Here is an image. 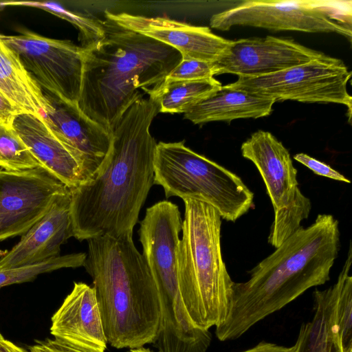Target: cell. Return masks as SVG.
I'll list each match as a JSON object with an SVG mask.
<instances>
[{"label":"cell","mask_w":352,"mask_h":352,"mask_svg":"<svg viewBox=\"0 0 352 352\" xmlns=\"http://www.w3.org/2000/svg\"><path fill=\"white\" fill-rule=\"evenodd\" d=\"M158 113L159 97L133 103L111 131V148L98 174L70 189L73 237L82 241L104 235L133 236L154 184L157 143L150 127Z\"/></svg>","instance_id":"cell-1"},{"label":"cell","mask_w":352,"mask_h":352,"mask_svg":"<svg viewBox=\"0 0 352 352\" xmlns=\"http://www.w3.org/2000/svg\"><path fill=\"white\" fill-rule=\"evenodd\" d=\"M340 248L338 221L318 214L300 227L250 272V278L234 283L228 313L215 327L220 341L234 340L307 289L325 284Z\"/></svg>","instance_id":"cell-2"},{"label":"cell","mask_w":352,"mask_h":352,"mask_svg":"<svg viewBox=\"0 0 352 352\" xmlns=\"http://www.w3.org/2000/svg\"><path fill=\"white\" fill-rule=\"evenodd\" d=\"M104 36L84 48L78 105L109 133L137 100L156 97L165 78L182 60L173 47L126 29L105 17Z\"/></svg>","instance_id":"cell-3"},{"label":"cell","mask_w":352,"mask_h":352,"mask_svg":"<svg viewBox=\"0 0 352 352\" xmlns=\"http://www.w3.org/2000/svg\"><path fill=\"white\" fill-rule=\"evenodd\" d=\"M87 241L83 267L93 280L108 344L118 349L153 344L161 324L160 295L133 236Z\"/></svg>","instance_id":"cell-4"},{"label":"cell","mask_w":352,"mask_h":352,"mask_svg":"<svg viewBox=\"0 0 352 352\" xmlns=\"http://www.w3.org/2000/svg\"><path fill=\"white\" fill-rule=\"evenodd\" d=\"M178 252L180 294L193 324L204 331L222 323L228 313L234 281L223 261L221 217L199 199L186 198Z\"/></svg>","instance_id":"cell-5"},{"label":"cell","mask_w":352,"mask_h":352,"mask_svg":"<svg viewBox=\"0 0 352 352\" xmlns=\"http://www.w3.org/2000/svg\"><path fill=\"white\" fill-rule=\"evenodd\" d=\"M182 219L178 206L161 201L148 207L138 230L142 256L156 283L161 324L155 346L164 352H184L197 346L204 332L192 322L178 279L177 252Z\"/></svg>","instance_id":"cell-6"},{"label":"cell","mask_w":352,"mask_h":352,"mask_svg":"<svg viewBox=\"0 0 352 352\" xmlns=\"http://www.w3.org/2000/svg\"><path fill=\"white\" fill-rule=\"evenodd\" d=\"M153 167L154 184L163 188L166 198L201 200L232 222L254 207V193L240 177L193 151L184 141L157 143Z\"/></svg>","instance_id":"cell-7"},{"label":"cell","mask_w":352,"mask_h":352,"mask_svg":"<svg viewBox=\"0 0 352 352\" xmlns=\"http://www.w3.org/2000/svg\"><path fill=\"white\" fill-rule=\"evenodd\" d=\"M241 151L258 170L272 204L274 217L268 243L276 248L308 218L311 201L298 188V171L288 150L270 132L252 133Z\"/></svg>","instance_id":"cell-8"},{"label":"cell","mask_w":352,"mask_h":352,"mask_svg":"<svg viewBox=\"0 0 352 352\" xmlns=\"http://www.w3.org/2000/svg\"><path fill=\"white\" fill-rule=\"evenodd\" d=\"M351 11L336 2L254 0L213 14L210 25L221 31L242 25L274 31L336 33L351 41Z\"/></svg>","instance_id":"cell-9"},{"label":"cell","mask_w":352,"mask_h":352,"mask_svg":"<svg viewBox=\"0 0 352 352\" xmlns=\"http://www.w3.org/2000/svg\"><path fill=\"white\" fill-rule=\"evenodd\" d=\"M351 77V72L342 60L325 55L277 73L240 76L228 85L276 102L343 104L351 117L352 98L347 90Z\"/></svg>","instance_id":"cell-10"},{"label":"cell","mask_w":352,"mask_h":352,"mask_svg":"<svg viewBox=\"0 0 352 352\" xmlns=\"http://www.w3.org/2000/svg\"><path fill=\"white\" fill-rule=\"evenodd\" d=\"M21 33L17 36H0L42 91L78 104L82 86L84 48L70 41L49 38L29 30H23Z\"/></svg>","instance_id":"cell-11"},{"label":"cell","mask_w":352,"mask_h":352,"mask_svg":"<svg viewBox=\"0 0 352 352\" xmlns=\"http://www.w3.org/2000/svg\"><path fill=\"white\" fill-rule=\"evenodd\" d=\"M69 188L41 166L0 169V241L24 234Z\"/></svg>","instance_id":"cell-12"},{"label":"cell","mask_w":352,"mask_h":352,"mask_svg":"<svg viewBox=\"0 0 352 352\" xmlns=\"http://www.w3.org/2000/svg\"><path fill=\"white\" fill-rule=\"evenodd\" d=\"M42 91L48 102L43 119L77 160L79 185L93 180L109 154L111 133L86 116L78 104Z\"/></svg>","instance_id":"cell-13"},{"label":"cell","mask_w":352,"mask_h":352,"mask_svg":"<svg viewBox=\"0 0 352 352\" xmlns=\"http://www.w3.org/2000/svg\"><path fill=\"white\" fill-rule=\"evenodd\" d=\"M325 55L292 39L267 36L230 41L213 65L215 76L254 77L277 73Z\"/></svg>","instance_id":"cell-14"},{"label":"cell","mask_w":352,"mask_h":352,"mask_svg":"<svg viewBox=\"0 0 352 352\" xmlns=\"http://www.w3.org/2000/svg\"><path fill=\"white\" fill-rule=\"evenodd\" d=\"M54 340L76 352H104L107 340L93 287L75 282L51 318Z\"/></svg>","instance_id":"cell-15"},{"label":"cell","mask_w":352,"mask_h":352,"mask_svg":"<svg viewBox=\"0 0 352 352\" xmlns=\"http://www.w3.org/2000/svg\"><path fill=\"white\" fill-rule=\"evenodd\" d=\"M105 17L119 25L166 44L182 59L214 62L230 41L213 34L208 27L196 26L161 16L105 12Z\"/></svg>","instance_id":"cell-16"},{"label":"cell","mask_w":352,"mask_h":352,"mask_svg":"<svg viewBox=\"0 0 352 352\" xmlns=\"http://www.w3.org/2000/svg\"><path fill=\"white\" fill-rule=\"evenodd\" d=\"M70 189L57 196L47 213L0 258V269L40 263L60 256V246L73 236Z\"/></svg>","instance_id":"cell-17"},{"label":"cell","mask_w":352,"mask_h":352,"mask_svg":"<svg viewBox=\"0 0 352 352\" xmlns=\"http://www.w3.org/2000/svg\"><path fill=\"white\" fill-rule=\"evenodd\" d=\"M12 129L41 167L69 189L80 184V166L70 151L44 122L43 117L19 113Z\"/></svg>","instance_id":"cell-18"},{"label":"cell","mask_w":352,"mask_h":352,"mask_svg":"<svg viewBox=\"0 0 352 352\" xmlns=\"http://www.w3.org/2000/svg\"><path fill=\"white\" fill-rule=\"evenodd\" d=\"M275 102L227 85L191 107L184 118L194 124L258 118L270 115Z\"/></svg>","instance_id":"cell-19"},{"label":"cell","mask_w":352,"mask_h":352,"mask_svg":"<svg viewBox=\"0 0 352 352\" xmlns=\"http://www.w3.org/2000/svg\"><path fill=\"white\" fill-rule=\"evenodd\" d=\"M338 280L330 287L313 292L314 315L303 322L295 343L296 352H342L337 325Z\"/></svg>","instance_id":"cell-20"},{"label":"cell","mask_w":352,"mask_h":352,"mask_svg":"<svg viewBox=\"0 0 352 352\" xmlns=\"http://www.w3.org/2000/svg\"><path fill=\"white\" fill-rule=\"evenodd\" d=\"M0 91L21 113L42 116L48 106L42 90L0 36Z\"/></svg>","instance_id":"cell-21"},{"label":"cell","mask_w":352,"mask_h":352,"mask_svg":"<svg viewBox=\"0 0 352 352\" xmlns=\"http://www.w3.org/2000/svg\"><path fill=\"white\" fill-rule=\"evenodd\" d=\"M221 87L214 78L163 82L156 95L160 99V113H184Z\"/></svg>","instance_id":"cell-22"},{"label":"cell","mask_w":352,"mask_h":352,"mask_svg":"<svg viewBox=\"0 0 352 352\" xmlns=\"http://www.w3.org/2000/svg\"><path fill=\"white\" fill-rule=\"evenodd\" d=\"M6 6L41 8L67 21L79 30V40L82 43V47H86L97 42L104 36L102 21L72 12L55 2L8 1L0 3V6Z\"/></svg>","instance_id":"cell-23"},{"label":"cell","mask_w":352,"mask_h":352,"mask_svg":"<svg viewBox=\"0 0 352 352\" xmlns=\"http://www.w3.org/2000/svg\"><path fill=\"white\" fill-rule=\"evenodd\" d=\"M87 254L73 253L58 256L40 263L0 269V289L3 287L33 280L38 275L62 268L84 265Z\"/></svg>","instance_id":"cell-24"},{"label":"cell","mask_w":352,"mask_h":352,"mask_svg":"<svg viewBox=\"0 0 352 352\" xmlns=\"http://www.w3.org/2000/svg\"><path fill=\"white\" fill-rule=\"evenodd\" d=\"M41 166L12 127L0 123V169L19 171Z\"/></svg>","instance_id":"cell-25"},{"label":"cell","mask_w":352,"mask_h":352,"mask_svg":"<svg viewBox=\"0 0 352 352\" xmlns=\"http://www.w3.org/2000/svg\"><path fill=\"white\" fill-rule=\"evenodd\" d=\"M213 62L196 59H182L169 73L164 82L180 80H197L214 78Z\"/></svg>","instance_id":"cell-26"},{"label":"cell","mask_w":352,"mask_h":352,"mask_svg":"<svg viewBox=\"0 0 352 352\" xmlns=\"http://www.w3.org/2000/svg\"><path fill=\"white\" fill-rule=\"evenodd\" d=\"M294 159L303 164L315 174L323 176L333 180L351 183V181L338 171L331 168L328 164L322 162L305 153H297L294 155Z\"/></svg>","instance_id":"cell-27"},{"label":"cell","mask_w":352,"mask_h":352,"mask_svg":"<svg viewBox=\"0 0 352 352\" xmlns=\"http://www.w3.org/2000/svg\"><path fill=\"white\" fill-rule=\"evenodd\" d=\"M21 113L0 91V123L12 127L15 116Z\"/></svg>","instance_id":"cell-28"},{"label":"cell","mask_w":352,"mask_h":352,"mask_svg":"<svg viewBox=\"0 0 352 352\" xmlns=\"http://www.w3.org/2000/svg\"><path fill=\"white\" fill-rule=\"evenodd\" d=\"M241 352H296V344L291 346L261 341L254 346Z\"/></svg>","instance_id":"cell-29"},{"label":"cell","mask_w":352,"mask_h":352,"mask_svg":"<svg viewBox=\"0 0 352 352\" xmlns=\"http://www.w3.org/2000/svg\"><path fill=\"white\" fill-rule=\"evenodd\" d=\"M44 344L52 352H76L69 349L64 346L58 344L53 339L46 338L43 340ZM127 352H159L158 351L153 350L150 348H146L145 346L131 349Z\"/></svg>","instance_id":"cell-30"},{"label":"cell","mask_w":352,"mask_h":352,"mask_svg":"<svg viewBox=\"0 0 352 352\" xmlns=\"http://www.w3.org/2000/svg\"><path fill=\"white\" fill-rule=\"evenodd\" d=\"M0 352H30L28 349L16 345L5 338L0 340Z\"/></svg>","instance_id":"cell-31"},{"label":"cell","mask_w":352,"mask_h":352,"mask_svg":"<svg viewBox=\"0 0 352 352\" xmlns=\"http://www.w3.org/2000/svg\"><path fill=\"white\" fill-rule=\"evenodd\" d=\"M30 352H52L43 342L42 340H36L34 345L28 347Z\"/></svg>","instance_id":"cell-32"},{"label":"cell","mask_w":352,"mask_h":352,"mask_svg":"<svg viewBox=\"0 0 352 352\" xmlns=\"http://www.w3.org/2000/svg\"><path fill=\"white\" fill-rule=\"evenodd\" d=\"M3 338H4L3 337V336H2V334H1V331H0V340H2V339H3Z\"/></svg>","instance_id":"cell-33"}]
</instances>
